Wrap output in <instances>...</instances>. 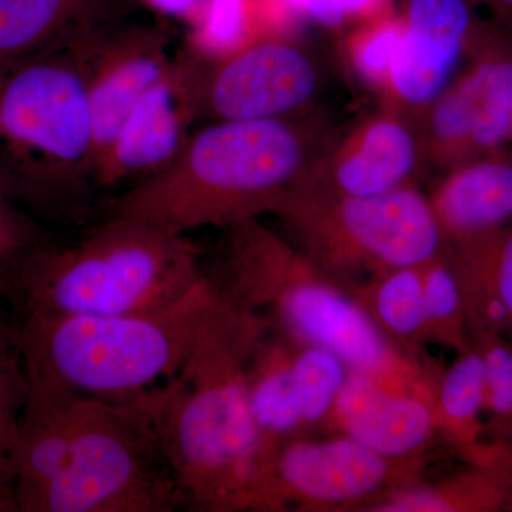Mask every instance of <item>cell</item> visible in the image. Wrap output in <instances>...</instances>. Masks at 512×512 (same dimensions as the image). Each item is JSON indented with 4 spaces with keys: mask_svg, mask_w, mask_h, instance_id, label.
I'll return each mask as SVG.
<instances>
[{
    "mask_svg": "<svg viewBox=\"0 0 512 512\" xmlns=\"http://www.w3.org/2000/svg\"><path fill=\"white\" fill-rule=\"evenodd\" d=\"M55 244L32 212L0 185V303L15 309L30 266Z\"/></svg>",
    "mask_w": 512,
    "mask_h": 512,
    "instance_id": "22",
    "label": "cell"
},
{
    "mask_svg": "<svg viewBox=\"0 0 512 512\" xmlns=\"http://www.w3.org/2000/svg\"><path fill=\"white\" fill-rule=\"evenodd\" d=\"M205 272L201 251L173 235L124 218H104L72 245H53L23 279L15 315L120 316L180 301Z\"/></svg>",
    "mask_w": 512,
    "mask_h": 512,
    "instance_id": "7",
    "label": "cell"
},
{
    "mask_svg": "<svg viewBox=\"0 0 512 512\" xmlns=\"http://www.w3.org/2000/svg\"><path fill=\"white\" fill-rule=\"evenodd\" d=\"M134 0H0V63L66 49L106 23L126 19Z\"/></svg>",
    "mask_w": 512,
    "mask_h": 512,
    "instance_id": "18",
    "label": "cell"
},
{
    "mask_svg": "<svg viewBox=\"0 0 512 512\" xmlns=\"http://www.w3.org/2000/svg\"><path fill=\"white\" fill-rule=\"evenodd\" d=\"M404 23H380L366 30L353 43V64L370 82L387 83L394 55L402 39Z\"/></svg>",
    "mask_w": 512,
    "mask_h": 512,
    "instance_id": "26",
    "label": "cell"
},
{
    "mask_svg": "<svg viewBox=\"0 0 512 512\" xmlns=\"http://www.w3.org/2000/svg\"><path fill=\"white\" fill-rule=\"evenodd\" d=\"M29 384L13 481L18 512L188 511L158 433L153 392L111 402Z\"/></svg>",
    "mask_w": 512,
    "mask_h": 512,
    "instance_id": "1",
    "label": "cell"
},
{
    "mask_svg": "<svg viewBox=\"0 0 512 512\" xmlns=\"http://www.w3.org/2000/svg\"><path fill=\"white\" fill-rule=\"evenodd\" d=\"M421 268L394 269L363 289V305L392 340L414 343L427 336Z\"/></svg>",
    "mask_w": 512,
    "mask_h": 512,
    "instance_id": "21",
    "label": "cell"
},
{
    "mask_svg": "<svg viewBox=\"0 0 512 512\" xmlns=\"http://www.w3.org/2000/svg\"><path fill=\"white\" fill-rule=\"evenodd\" d=\"M296 15L306 16L326 28H336L348 18L343 0H288Z\"/></svg>",
    "mask_w": 512,
    "mask_h": 512,
    "instance_id": "29",
    "label": "cell"
},
{
    "mask_svg": "<svg viewBox=\"0 0 512 512\" xmlns=\"http://www.w3.org/2000/svg\"><path fill=\"white\" fill-rule=\"evenodd\" d=\"M94 130L69 49L0 63V185L22 207L76 221L97 210Z\"/></svg>",
    "mask_w": 512,
    "mask_h": 512,
    "instance_id": "5",
    "label": "cell"
},
{
    "mask_svg": "<svg viewBox=\"0 0 512 512\" xmlns=\"http://www.w3.org/2000/svg\"><path fill=\"white\" fill-rule=\"evenodd\" d=\"M225 231L217 272H205L222 301L264 319L295 345L330 350L353 372L387 384L407 376L393 340L366 306L288 238L259 218Z\"/></svg>",
    "mask_w": 512,
    "mask_h": 512,
    "instance_id": "4",
    "label": "cell"
},
{
    "mask_svg": "<svg viewBox=\"0 0 512 512\" xmlns=\"http://www.w3.org/2000/svg\"><path fill=\"white\" fill-rule=\"evenodd\" d=\"M200 57L175 52L173 62L131 109L94 167L97 194L130 190L165 170L200 121ZM113 197V198H114Z\"/></svg>",
    "mask_w": 512,
    "mask_h": 512,
    "instance_id": "10",
    "label": "cell"
},
{
    "mask_svg": "<svg viewBox=\"0 0 512 512\" xmlns=\"http://www.w3.org/2000/svg\"><path fill=\"white\" fill-rule=\"evenodd\" d=\"M485 406L483 355L467 353L458 359L440 383L434 416L437 424L460 431L471 426Z\"/></svg>",
    "mask_w": 512,
    "mask_h": 512,
    "instance_id": "24",
    "label": "cell"
},
{
    "mask_svg": "<svg viewBox=\"0 0 512 512\" xmlns=\"http://www.w3.org/2000/svg\"><path fill=\"white\" fill-rule=\"evenodd\" d=\"M286 238L343 288L444 254L429 198L406 185L375 197H349L303 175L272 208ZM366 285V286H367Z\"/></svg>",
    "mask_w": 512,
    "mask_h": 512,
    "instance_id": "8",
    "label": "cell"
},
{
    "mask_svg": "<svg viewBox=\"0 0 512 512\" xmlns=\"http://www.w3.org/2000/svg\"><path fill=\"white\" fill-rule=\"evenodd\" d=\"M350 437L279 444L269 464L264 511L298 507H349L382 493L392 483L394 464Z\"/></svg>",
    "mask_w": 512,
    "mask_h": 512,
    "instance_id": "13",
    "label": "cell"
},
{
    "mask_svg": "<svg viewBox=\"0 0 512 512\" xmlns=\"http://www.w3.org/2000/svg\"><path fill=\"white\" fill-rule=\"evenodd\" d=\"M332 416L342 434L396 461L421 450L436 429L434 406L423 396L353 370Z\"/></svg>",
    "mask_w": 512,
    "mask_h": 512,
    "instance_id": "16",
    "label": "cell"
},
{
    "mask_svg": "<svg viewBox=\"0 0 512 512\" xmlns=\"http://www.w3.org/2000/svg\"><path fill=\"white\" fill-rule=\"evenodd\" d=\"M446 239L473 245L512 221V157L485 154L448 170L430 198Z\"/></svg>",
    "mask_w": 512,
    "mask_h": 512,
    "instance_id": "17",
    "label": "cell"
},
{
    "mask_svg": "<svg viewBox=\"0 0 512 512\" xmlns=\"http://www.w3.org/2000/svg\"><path fill=\"white\" fill-rule=\"evenodd\" d=\"M30 392L18 316L0 303V485L13 487L20 423Z\"/></svg>",
    "mask_w": 512,
    "mask_h": 512,
    "instance_id": "19",
    "label": "cell"
},
{
    "mask_svg": "<svg viewBox=\"0 0 512 512\" xmlns=\"http://www.w3.org/2000/svg\"><path fill=\"white\" fill-rule=\"evenodd\" d=\"M491 254L494 256L497 296L512 318V232L507 237L495 241V248Z\"/></svg>",
    "mask_w": 512,
    "mask_h": 512,
    "instance_id": "28",
    "label": "cell"
},
{
    "mask_svg": "<svg viewBox=\"0 0 512 512\" xmlns=\"http://www.w3.org/2000/svg\"><path fill=\"white\" fill-rule=\"evenodd\" d=\"M264 319L218 296L183 369L153 390L154 414L192 512L261 510L272 454L249 402L248 367Z\"/></svg>",
    "mask_w": 512,
    "mask_h": 512,
    "instance_id": "2",
    "label": "cell"
},
{
    "mask_svg": "<svg viewBox=\"0 0 512 512\" xmlns=\"http://www.w3.org/2000/svg\"><path fill=\"white\" fill-rule=\"evenodd\" d=\"M403 23L387 86L394 109L419 121L453 82L480 25L468 0H409Z\"/></svg>",
    "mask_w": 512,
    "mask_h": 512,
    "instance_id": "14",
    "label": "cell"
},
{
    "mask_svg": "<svg viewBox=\"0 0 512 512\" xmlns=\"http://www.w3.org/2000/svg\"><path fill=\"white\" fill-rule=\"evenodd\" d=\"M511 138H512V119H511Z\"/></svg>",
    "mask_w": 512,
    "mask_h": 512,
    "instance_id": "34",
    "label": "cell"
},
{
    "mask_svg": "<svg viewBox=\"0 0 512 512\" xmlns=\"http://www.w3.org/2000/svg\"><path fill=\"white\" fill-rule=\"evenodd\" d=\"M218 302L207 276L160 311L120 316L19 319L29 380L84 396L128 402L173 379Z\"/></svg>",
    "mask_w": 512,
    "mask_h": 512,
    "instance_id": "6",
    "label": "cell"
},
{
    "mask_svg": "<svg viewBox=\"0 0 512 512\" xmlns=\"http://www.w3.org/2000/svg\"><path fill=\"white\" fill-rule=\"evenodd\" d=\"M345 2L346 15H357L370 6L375 5L379 0H343Z\"/></svg>",
    "mask_w": 512,
    "mask_h": 512,
    "instance_id": "33",
    "label": "cell"
},
{
    "mask_svg": "<svg viewBox=\"0 0 512 512\" xmlns=\"http://www.w3.org/2000/svg\"><path fill=\"white\" fill-rule=\"evenodd\" d=\"M329 143L312 110L281 119L208 121L165 170L114 197L101 220L124 218L173 235L256 220L271 214Z\"/></svg>",
    "mask_w": 512,
    "mask_h": 512,
    "instance_id": "3",
    "label": "cell"
},
{
    "mask_svg": "<svg viewBox=\"0 0 512 512\" xmlns=\"http://www.w3.org/2000/svg\"><path fill=\"white\" fill-rule=\"evenodd\" d=\"M266 35L256 0H205L188 23L185 49L201 59H222Z\"/></svg>",
    "mask_w": 512,
    "mask_h": 512,
    "instance_id": "20",
    "label": "cell"
},
{
    "mask_svg": "<svg viewBox=\"0 0 512 512\" xmlns=\"http://www.w3.org/2000/svg\"><path fill=\"white\" fill-rule=\"evenodd\" d=\"M289 343V367L306 429L329 414L332 416L333 407L348 380L350 369L338 355L328 349Z\"/></svg>",
    "mask_w": 512,
    "mask_h": 512,
    "instance_id": "23",
    "label": "cell"
},
{
    "mask_svg": "<svg viewBox=\"0 0 512 512\" xmlns=\"http://www.w3.org/2000/svg\"><path fill=\"white\" fill-rule=\"evenodd\" d=\"M485 369V406L495 416H512V350L491 346L483 355Z\"/></svg>",
    "mask_w": 512,
    "mask_h": 512,
    "instance_id": "27",
    "label": "cell"
},
{
    "mask_svg": "<svg viewBox=\"0 0 512 512\" xmlns=\"http://www.w3.org/2000/svg\"><path fill=\"white\" fill-rule=\"evenodd\" d=\"M421 274L427 336L443 342L456 339L463 313V291L456 268L441 254L424 265Z\"/></svg>",
    "mask_w": 512,
    "mask_h": 512,
    "instance_id": "25",
    "label": "cell"
},
{
    "mask_svg": "<svg viewBox=\"0 0 512 512\" xmlns=\"http://www.w3.org/2000/svg\"><path fill=\"white\" fill-rule=\"evenodd\" d=\"M136 5L146 6L161 18L183 20L190 23L198 15L205 0H134Z\"/></svg>",
    "mask_w": 512,
    "mask_h": 512,
    "instance_id": "30",
    "label": "cell"
},
{
    "mask_svg": "<svg viewBox=\"0 0 512 512\" xmlns=\"http://www.w3.org/2000/svg\"><path fill=\"white\" fill-rule=\"evenodd\" d=\"M512 56L480 55L419 120L424 163L451 170L511 138Z\"/></svg>",
    "mask_w": 512,
    "mask_h": 512,
    "instance_id": "12",
    "label": "cell"
},
{
    "mask_svg": "<svg viewBox=\"0 0 512 512\" xmlns=\"http://www.w3.org/2000/svg\"><path fill=\"white\" fill-rule=\"evenodd\" d=\"M0 512H18L13 487L0 485Z\"/></svg>",
    "mask_w": 512,
    "mask_h": 512,
    "instance_id": "32",
    "label": "cell"
},
{
    "mask_svg": "<svg viewBox=\"0 0 512 512\" xmlns=\"http://www.w3.org/2000/svg\"><path fill=\"white\" fill-rule=\"evenodd\" d=\"M173 36L161 23H106L73 40L67 49L87 87L94 130V167L138 99L170 67Z\"/></svg>",
    "mask_w": 512,
    "mask_h": 512,
    "instance_id": "11",
    "label": "cell"
},
{
    "mask_svg": "<svg viewBox=\"0 0 512 512\" xmlns=\"http://www.w3.org/2000/svg\"><path fill=\"white\" fill-rule=\"evenodd\" d=\"M423 161L419 121L392 109L330 141L306 177L349 197H375L410 185Z\"/></svg>",
    "mask_w": 512,
    "mask_h": 512,
    "instance_id": "15",
    "label": "cell"
},
{
    "mask_svg": "<svg viewBox=\"0 0 512 512\" xmlns=\"http://www.w3.org/2000/svg\"><path fill=\"white\" fill-rule=\"evenodd\" d=\"M512 26V0H481Z\"/></svg>",
    "mask_w": 512,
    "mask_h": 512,
    "instance_id": "31",
    "label": "cell"
},
{
    "mask_svg": "<svg viewBox=\"0 0 512 512\" xmlns=\"http://www.w3.org/2000/svg\"><path fill=\"white\" fill-rule=\"evenodd\" d=\"M200 57V56H198ZM200 121L281 119L318 96L322 72L306 47L269 35L222 59H201Z\"/></svg>",
    "mask_w": 512,
    "mask_h": 512,
    "instance_id": "9",
    "label": "cell"
}]
</instances>
